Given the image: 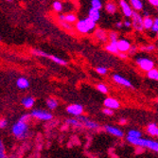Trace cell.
I'll list each match as a JSON object with an SVG mask.
<instances>
[{
    "label": "cell",
    "mask_w": 158,
    "mask_h": 158,
    "mask_svg": "<svg viewBox=\"0 0 158 158\" xmlns=\"http://www.w3.org/2000/svg\"><path fill=\"white\" fill-rule=\"evenodd\" d=\"M27 131H28V127L27 122H23L20 120L17 121L16 123H14L11 128V132L13 135L19 139L25 138L27 135Z\"/></svg>",
    "instance_id": "obj_1"
},
{
    "label": "cell",
    "mask_w": 158,
    "mask_h": 158,
    "mask_svg": "<svg viewBox=\"0 0 158 158\" xmlns=\"http://www.w3.org/2000/svg\"><path fill=\"white\" fill-rule=\"evenodd\" d=\"M137 65L142 69L146 71L148 73L149 71H151L152 69L154 68V63L152 60H151L150 58H147V57H138L135 60Z\"/></svg>",
    "instance_id": "obj_2"
},
{
    "label": "cell",
    "mask_w": 158,
    "mask_h": 158,
    "mask_svg": "<svg viewBox=\"0 0 158 158\" xmlns=\"http://www.w3.org/2000/svg\"><path fill=\"white\" fill-rule=\"evenodd\" d=\"M143 18L140 14L136 11H134L132 16V27L137 31H143L144 30V26H143Z\"/></svg>",
    "instance_id": "obj_3"
},
{
    "label": "cell",
    "mask_w": 158,
    "mask_h": 158,
    "mask_svg": "<svg viewBox=\"0 0 158 158\" xmlns=\"http://www.w3.org/2000/svg\"><path fill=\"white\" fill-rule=\"evenodd\" d=\"M31 116L35 118H38L41 120H46V121L52 119V117H53L49 112H47L46 110H42V109L33 110L31 114Z\"/></svg>",
    "instance_id": "obj_4"
},
{
    "label": "cell",
    "mask_w": 158,
    "mask_h": 158,
    "mask_svg": "<svg viewBox=\"0 0 158 158\" xmlns=\"http://www.w3.org/2000/svg\"><path fill=\"white\" fill-rule=\"evenodd\" d=\"M83 127L85 128H87V129H91V130H96V129H98L99 127V125L95 122V121H92L90 120L89 118H87L86 117H83V116H80L78 118H76Z\"/></svg>",
    "instance_id": "obj_5"
},
{
    "label": "cell",
    "mask_w": 158,
    "mask_h": 158,
    "mask_svg": "<svg viewBox=\"0 0 158 158\" xmlns=\"http://www.w3.org/2000/svg\"><path fill=\"white\" fill-rule=\"evenodd\" d=\"M66 112L69 114H72V116H75V117H80L81 116V114L83 112V107L82 105L81 104H71V105H68L66 107Z\"/></svg>",
    "instance_id": "obj_6"
},
{
    "label": "cell",
    "mask_w": 158,
    "mask_h": 158,
    "mask_svg": "<svg viewBox=\"0 0 158 158\" xmlns=\"http://www.w3.org/2000/svg\"><path fill=\"white\" fill-rule=\"evenodd\" d=\"M113 80L114 82H117L118 84H120L122 86H125V87H128V88H134V86L132 84V82L127 80L126 78L120 76L119 74H114L113 75Z\"/></svg>",
    "instance_id": "obj_7"
},
{
    "label": "cell",
    "mask_w": 158,
    "mask_h": 158,
    "mask_svg": "<svg viewBox=\"0 0 158 158\" xmlns=\"http://www.w3.org/2000/svg\"><path fill=\"white\" fill-rule=\"evenodd\" d=\"M119 5H120V8L122 10V12L123 14L126 16V17H132L133 16V13H134V10L131 7V5L129 4L127 1L125 0H120L119 1Z\"/></svg>",
    "instance_id": "obj_8"
},
{
    "label": "cell",
    "mask_w": 158,
    "mask_h": 158,
    "mask_svg": "<svg viewBox=\"0 0 158 158\" xmlns=\"http://www.w3.org/2000/svg\"><path fill=\"white\" fill-rule=\"evenodd\" d=\"M103 104L105 106V108L111 109V110H114V109H118L120 107V103L118 99L114 98H107L104 99Z\"/></svg>",
    "instance_id": "obj_9"
},
{
    "label": "cell",
    "mask_w": 158,
    "mask_h": 158,
    "mask_svg": "<svg viewBox=\"0 0 158 158\" xmlns=\"http://www.w3.org/2000/svg\"><path fill=\"white\" fill-rule=\"evenodd\" d=\"M132 45L130 41H128L126 39H120L118 41V51L122 52V53H126L127 51L130 50Z\"/></svg>",
    "instance_id": "obj_10"
},
{
    "label": "cell",
    "mask_w": 158,
    "mask_h": 158,
    "mask_svg": "<svg viewBox=\"0 0 158 158\" xmlns=\"http://www.w3.org/2000/svg\"><path fill=\"white\" fill-rule=\"evenodd\" d=\"M76 30L80 32V33H82V34H86V33H89L90 32V30L86 24L85 20L84 19H81V20H79L77 23H76Z\"/></svg>",
    "instance_id": "obj_11"
},
{
    "label": "cell",
    "mask_w": 158,
    "mask_h": 158,
    "mask_svg": "<svg viewBox=\"0 0 158 158\" xmlns=\"http://www.w3.org/2000/svg\"><path fill=\"white\" fill-rule=\"evenodd\" d=\"M105 131L107 133H109L110 135H113L117 137H123L124 134L123 132L120 130V129L114 127V126H111V125H106L105 126Z\"/></svg>",
    "instance_id": "obj_12"
},
{
    "label": "cell",
    "mask_w": 158,
    "mask_h": 158,
    "mask_svg": "<svg viewBox=\"0 0 158 158\" xmlns=\"http://www.w3.org/2000/svg\"><path fill=\"white\" fill-rule=\"evenodd\" d=\"M59 20L66 22L68 24H73L77 23V16L73 13H67V14H60L59 15Z\"/></svg>",
    "instance_id": "obj_13"
},
{
    "label": "cell",
    "mask_w": 158,
    "mask_h": 158,
    "mask_svg": "<svg viewBox=\"0 0 158 158\" xmlns=\"http://www.w3.org/2000/svg\"><path fill=\"white\" fill-rule=\"evenodd\" d=\"M87 17H89L90 19H92L93 21H95L97 23L100 19V10H97V9L90 8L88 10V16Z\"/></svg>",
    "instance_id": "obj_14"
},
{
    "label": "cell",
    "mask_w": 158,
    "mask_h": 158,
    "mask_svg": "<svg viewBox=\"0 0 158 158\" xmlns=\"http://www.w3.org/2000/svg\"><path fill=\"white\" fill-rule=\"evenodd\" d=\"M95 37L99 40L100 42H106L108 36L105 32V31L102 30V28H97V30L95 31Z\"/></svg>",
    "instance_id": "obj_15"
},
{
    "label": "cell",
    "mask_w": 158,
    "mask_h": 158,
    "mask_svg": "<svg viewBox=\"0 0 158 158\" xmlns=\"http://www.w3.org/2000/svg\"><path fill=\"white\" fill-rule=\"evenodd\" d=\"M46 58H48L49 60L53 61L54 63L58 64H61V65H66L67 64V62L66 61H64V59L60 58V57H57V56H54V55H50V54H48L47 53Z\"/></svg>",
    "instance_id": "obj_16"
},
{
    "label": "cell",
    "mask_w": 158,
    "mask_h": 158,
    "mask_svg": "<svg viewBox=\"0 0 158 158\" xmlns=\"http://www.w3.org/2000/svg\"><path fill=\"white\" fill-rule=\"evenodd\" d=\"M34 102H35V100H34V98H31V97H27V98H24L22 99V104H23L24 107L27 108V109L31 108V107L34 105Z\"/></svg>",
    "instance_id": "obj_17"
},
{
    "label": "cell",
    "mask_w": 158,
    "mask_h": 158,
    "mask_svg": "<svg viewBox=\"0 0 158 158\" xmlns=\"http://www.w3.org/2000/svg\"><path fill=\"white\" fill-rule=\"evenodd\" d=\"M105 49L110 52V53H114L116 54L118 53V41L117 42H110V44L107 45L105 47Z\"/></svg>",
    "instance_id": "obj_18"
},
{
    "label": "cell",
    "mask_w": 158,
    "mask_h": 158,
    "mask_svg": "<svg viewBox=\"0 0 158 158\" xmlns=\"http://www.w3.org/2000/svg\"><path fill=\"white\" fill-rule=\"evenodd\" d=\"M157 131H158V126L155 123H150L147 126V133L152 136H155L157 135Z\"/></svg>",
    "instance_id": "obj_19"
},
{
    "label": "cell",
    "mask_w": 158,
    "mask_h": 158,
    "mask_svg": "<svg viewBox=\"0 0 158 158\" xmlns=\"http://www.w3.org/2000/svg\"><path fill=\"white\" fill-rule=\"evenodd\" d=\"M16 85L18 86V87L20 89H26L27 88L28 86H30V81H27V79L26 78H19L16 81Z\"/></svg>",
    "instance_id": "obj_20"
},
{
    "label": "cell",
    "mask_w": 158,
    "mask_h": 158,
    "mask_svg": "<svg viewBox=\"0 0 158 158\" xmlns=\"http://www.w3.org/2000/svg\"><path fill=\"white\" fill-rule=\"evenodd\" d=\"M105 10L108 13L110 14H114V13H116L117 12V5L114 2H107L106 5H105Z\"/></svg>",
    "instance_id": "obj_21"
},
{
    "label": "cell",
    "mask_w": 158,
    "mask_h": 158,
    "mask_svg": "<svg viewBox=\"0 0 158 158\" xmlns=\"http://www.w3.org/2000/svg\"><path fill=\"white\" fill-rule=\"evenodd\" d=\"M130 5L132 7L133 10H140L143 9V2L140 1V0H131L130 1Z\"/></svg>",
    "instance_id": "obj_22"
},
{
    "label": "cell",
    "mask_w": 158,
    "mask_h": 158,
    "mask_svg": "<svg viewBox=\"0 0 158 158\" xmlns=\"http://www.w3.org/2000/svg\"><path fill=\"white\" fill-rule=\"evenodd\" d=\"M153 25V19L149 16V17H144L143 20V26H144V30H152Z\"/></svg>",
    "instance_id": "obj_23"
},
{
    "label": "cell",
    "mask_w": 158,
    "mask_h": 158,
    "mask_svg": "<svg viewBox=\"0 0 158 158\" xmlns=\"http://www.w3.org/2000/svg\"><path fill=\"white\" fill-rule=\"evenodd\" d=\"M147 149H150L153 152H158V142L154 141V140H148V145H147Z\"/></svg>",
    "instance_id": "obj_24"
},
{
    "label": "cell",
    "mask_w": 158,
    "mask_h": 158,
    "mask_svg": "<svg viewBox=\"0 0 158 158\" xmlns=\"http://www.w3.org/2000/svg\"><path fill=\"white\" fill-rule=\"evenodd\" d=\"M47 106L48 107V109L54 110L58 106V102H57L55 98H48L47 100Z\"/></svg>",
    "instance_id": "obj_25"
},
{
    "label": "cell",
    "mask_w": 158,
    "mask_h": 158,
    "mask_svg": "<svg viewBox=\"0 0 158 158\" xmlns=\"http://www.w3.org/2000/svg\"><path fill=\"white\" fill-rule=\"evenodd\" d=\"M129 137H133V138H141L142 137V133L138 130H130L128 132Z\"/></svg>",
    "instance_id": "obj_26"
},
{
    "label": "cell",
    "mask_w": 158,
    "mask_h": 158,
    "mask_svg": "<svg viewBox=\"0 0 158 158\" xmlns=\"http://www.w3.org/2000/svg\"><path fill=\"white\" fill-rule=\"evenodd\" d=\"M148 78H150L151 80H154V81H158V69L153 68L151 71L147 73Z\"/></svg>",
    "instance_id": "obj_27"
},
{
    "label": "cell",
    "mask_w": 158,
    "mask_h": 158,
    "mask_svg": "<svg viewBox=\"0 0 158 158\" xmlns=\"http://www.w3.org/2000/svg\"><path fill=\"white\" fill-rule=\"evenodd\" d=\"M84 20H85L86 24H87V26H88V27H89L90 31H94V30H97V28H96V27H97V23H96L95 21H93V20H92V19H90L89 17L84 18Z\"/></svg>",
    "instance_id": "obj_28"
},
{
    "label": "cell",
    "mask_w": 158,
    "mask_h": 158,
    "mask_svg": "<svg viewBox=\"0 0 158 158\" xmlns=\"http://www.w3.org/2000/svg\"><path fill=\"white\" fill-rule=\"evenodd\" d=\"M90 4H91V8L93 9H97V10H99L102 8V1H100V0H91L90 1Z\"/></svg>",
    "instance_id": "obj_29"
},
{
    "label": "cell",
    "mask_w": 158,
    "mask_h": 158,
    "mask_svg": "<svg viewBox=\"0 0 158 158\" xmlns=\"http://www.w3.org/2000/svg\"><path fill=\"white\" fill-rule=\"evenodd\" d=\"M66 123L69 125H72V126H76V127H82L81 123L77 118H68L66 120Z\"/></svg>",
    "instance_id": "obj_30"
},
{
    "label": "cell",
    "mask_w": 158,
    "mask_h": 158,
    "mask_svg": "<svg viewBox=\"0 0 158 158\" xmlns=\"http://www.w3.org/2000/svg\"><path fill=\"white\" fill-rule=\"evenodd\" d=\"M108 38L110 39V42H117L118 41V34L116 31H110L108 34Z\"/></svg>",
    "instance_id": "obj_31"
},
{
    "label": "cell",
    "mask_w": 158,
    "mask_h": 158,
    "mask_svg": "<svg viewBox=\"0 0 158 158\" xmlns=\"http://www.w3.org/2000/svg\"><path fill=\"white\" fill-rule=\"evenodd\" d=\"M97 89L99 91V92H102L103 94H107L108 93V87L105 85V84H102V83H98L97 85Z\"/></svg>",
    "instance_id": "obj_32"
},
{
    "label": "cell",
    "mask_w": 158,
    "mask_h": 158,
    "mask_svg": "<svg viewBox=\"0 0 158 158\" xmlns=\"http://www.w3.org/2000/svg\"><path fill=\"white\" fill-rule=\"evenodd\" d=\"M52 6H53V9L58 12L62 11V10H63V4L60 1H54Z\"/></svg>",
    "instance_id": "obj_33"
},
{
    "label": "cell",
    "mask_w": 158,
    "mask_h": 158,
    "mask_svg": "<svg viewBox=\"0 0 158 158\" xmlns=\"http://www.w3.org/2000/svg\"><path fill=\"white\" fill-rule=\"evenodd\" d=\"M96 71L99 74V75H106L107 72H108V70L105 66H98L96 68Z\"/></svg>",
    "instance_id": "obj_34"
},
{
    "label": "cell",
    "mask_w": 158,
    "mask_h": 158,
    "mask_svg": "<svg viewBox=\"0 0 158 158\" xmlns=\"http://www.w3.org/2000/svg\"><path fill=\"white\" fill-rule=\"evenodd\" d=\"M0 158H6L5 153V147L3 145V142L0 140Z\"/></svg>",
    "instance_id": "obj_35"
},
{
    "label": "cell",
    "mask_w": 158,
    "mask_h": 158,
    "mask_svg": "<svg viewBox=\"0 0 158 158\" xmlns=\"http://www.w3.org/2000/svg\"><path fill=\"white\" fill-rule=\"evenodd\" d=\"M152 31L156 32V33L158 32V17L153 19V25H152Z\"/></svg>",
    "instance_id": "obj_36"
},
{
    "label": "cell",
    "mask_w": 158,
    "mask_h": 158,
    "mask_svg": "<svg viewBox=\"0 0 158 158\" xmlns=\"http://www.w3.org/2000/svg\"><path fill=\"white\" fill-rule=\"evenodd\" d=\"M141 49H142V50H145V51H148V52L153 51V50L155 49V46H154V45H148V46H146V47H143Z\"/></svg>",
    "instance_id": "obj_37"
},
{
    "label": "cell",
    "mask_w": 158,
    "mask_h": 158,
    "mask_svg": "<svg viewBox=\"0 0 158 158\" xmlns=\"http://www.w3.org/2000/svg\"><path fill=\"white\" fill-rule=\"evenodd\" d=\"M60 24H61V26H62L64 28H65V30H71V28H72V27H71V25H70V24H68V23H66V22L60 21Z\"/></svg>",
    "instance_id": "obj_38"
},
{
    "label": "cell",
    "mask_w": 158,
    "mask_h": 158,
    "mask_svg": "<svg viewBox=\"0 0 158 158\" xmlns=\"http://www.w3.org/2000/svg\"><path fill=\"white\" fill-rule=\"evenodd\" d=\"M102 112H103V114H107V116H113V114H114L113 110L108 109V108H104V109L102 110Z\"/></svg>",
    "instance_id": "obj_39"
},
{
    "label": "cell",
    "mask_w": 158,
    "mask_h": 158,
    "mask_svg": "<svg viewBox=\"0 0 158 158\" xmlns=\"http://www.w3.org/2000/svg\"><path fill=\"white\" fill-rule=\"evenodd\" d=\"M8 125V121L5 118H1L0 119V129H3Z\"/></svg>",
    "instance_id": "obj_40"
},
{
    "label": "cell",
    "mask_w": 158,
    "mask_h": 158,
    "mask_svg": "<svg viewBox=\"0 0 158 158\" xmlns=\"http://www.w3.org/2000/svg\"><path fill=\"white\" fill-rule=\"evenodd\" d=\"M30 117H31V114H23V116L20 118V121H23V122H26L28 118H30Z\"/></svg>",
    "instance_id": "obj_41"
},
{
    "label": "cell",
    "mask_w": 158,
    "mask_h": 158,
    "mask_svg": "<svg viewBox=\"0 0 158 158\" xmlns=\"http://www.w3.org/2000/svg\"><path fill=\"white\" fill-rule=\"evenodd\" d=\"M136 50H137V48L135 46H132L131 48H130V50H129L128 52H129V54H130V55H134L136 52Z\"/></svg>",
    "instance_id": "obj_42"
},
{
    "label": "cell",
    "mask_w": 158,
    "mask_h": 158,
    "mask_svg": "<svg viewBox=\"0 0 158 158\" xmlns=\"http://www.w3.org/2000/svg\"><path fill=\"white\" fill-rule=\"evenodd\" d=\"M123 26L125 27H132V21H129V20H126V21H124L123 22Z\"/></svg>",
    "instance_id": "obj_43"
},
{
    "label": "cell",
    "mask_w": 158,
    "mask_h": 158,
    "mask_svg": "<svg viewBox=\"0 0 158 158\" xmlns=\"http://www.w3.org/2000/svg\"><path fill=\"white\" fill-rule=\"evenodd\" d=\"M149 3L152 5V6H154V7H158V0H150Z\"/></svg>",
    "instance_id": "obj_44"
},
{
    "label": "cell",
    "mask_w": 158,
    "mask_h": 158,
    "mask_svg": "<svg viewBox=\"0 0 158 158\" xmlns=\"http://www.w3.org/2000/svg\"><path fill=\"white\" fill-rule=\"evenodd\" d=\"M118 56H119V58H121V59H126L127 57H128V54H127V53L119 52V53H118Z\"/></svg>",
    "instance_id": "obj_45"
},
{
    "label": "cell",
    "mask_w": 158,
    "mask_h": 158,
    "mask_svg": "<svg viewBox=\"0 0 158 158\" xmlns=\"http://www.w3.org/2000/svg\"><path fill=\"white\" fill-rule=\"evenodd\" d=\"M122 27H123V23H122V22H117V23H116V27L121 28Z\"/></svg>",
    "instance_id": "obj_46"
},
{
    "label": "cell",
    "mask_w": 158,
    "mask_h": 158,
    "mask_svg": "<svg viewBox=\"0 0 158 158\" xmlns=\"http://www.w3.org/2000/svg\"><path fill=\"white\" fill-rule=\"evenodd\" d=\"M143 15H144L145 17H149L150 14H149V12L147 10H144V11H143Z\"/></svg>",
    "instance_id": "obj_47"
},
{
    "label": "cell",
    "mask_w": 158,
    "mask_h": 158,
    "mask_svg": "<svg viewBox=\"0 0 158 158\" xmlns=\"http://www.w3.org/2000/svg\"><path fill=\"white\" fill-rule=\"evenodd\" d=\"M119 123H120V124H126V123H127V120H126L125 118H122V119H120Z\"/></svg>",
    "instance_id": "obj_48"
},
{
    "label": "cell",
    "mask_w": 158,
    "mask_h": 158,
    "mask_svg": "<svg viewBox=\"0 0 158 158\" xmlns=\"http://www.w3.org/2000/svg\"><path fill=\"white\" fill-rule=\"evenodd\" d=\"M156 10H157V12H158V7L156 8Z\"/></svg>",
    "instance_id": "obj_49"
},
{
    "label": "cell",
    "mask_w": 158,
    "mask_h": 158,
    "mask_svg": "<svg viewBox=\"0 0 158 158\" xmlns=\"http://www.w3.org/2000/svg\"><path fill=\"white\" fill-rule=\"evenodd\" d=\"M156 136L158 137V131H157V135H156Z\"/></svg>",
    "instance_id": "obj_50"
},
{
    "label": "cell",
    "mask_w": 158,
    "mask_h": 158,
    "mask_svg": "<svg viewBox=\"0 0 158 158\" xmlns=\"http://www.w3.org/2000/svg\"><path fill=\"white\" fill-rule=\"evenodd\" d=\"M156 34H157V38H158V32H157V33H156Z\"/></svg>",
    "instance_id": "obj_51"
},
{
    "label": "cell",
    "mask_w": 158,
    "mask_h": 158,
    "mask_svg": "<svg viewBox=\"0 0 158 158\" xmlns=\"http://www.w3.org/2000/svg\"><path fill=\"white\" fill-rule=\"evenodd\" d=\"M0 41H1V37H0Z\"/></svg>",
    "instance_id": "obj_52"
},
{
    "label": "cell",
    "mask_w": 158,
    "mask_h": 158,
    "mask_svg": "<svg viewBox=\"0 0 158 158\" xmlns=\"http://www.w3.org/2000/svg\"><path fill=\"white\" fill-rule=\"evenodd\" d=\"M157 102H158V98H157Z\"/></svg>",
    "instance_id": "obj_53"
}]
</instances>
